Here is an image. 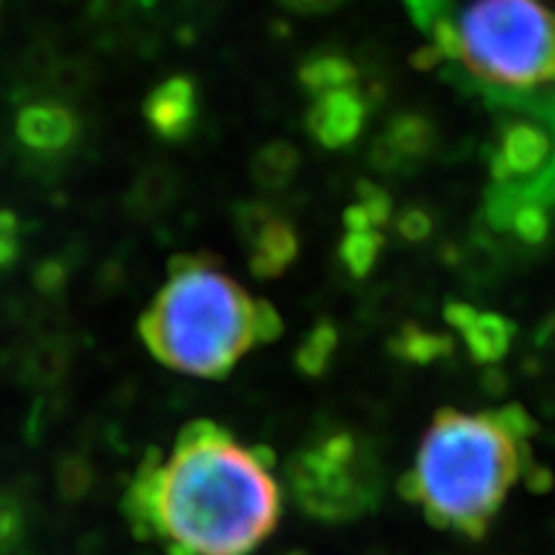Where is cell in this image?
I'll list each match as a JSON object with an SVG mask.
<instances>
[{
  "instance_id": "cell-13",
  "label": "cell",
  "mask_w": 555,
  "mask_h": 555,
  "mask_svg": "<svg viewBox=\"0 0 555 555\" xmlns=\"http://www.w3.org/2000/svg\"><path fill=\"white\" fill-rule=\"evenodd\" d=\"M461 335L463 343L468 347L470 358H474L478 365H494L509 352L512 339L517 335V327L512 319L496 314V311H489V314L476 311V317L461 330Z\"/></svg>"
},
{
  "instance_id": "cell-6",
  "label": "cell",
  "mask_w": 555,
  "mask_h": 555,
  "mask_svg": "<svg viewBox=\"0 0 555 555\" xmlns=\"http://www.w3.org/2000/svg\"><path fill=\"white\" fill-rule=\"evenodd\" d=\"M288 489L307 515L324 522H350L376 509L384 474L376 453L350 433H335L291 457Z\"/></svg>"
},
{
  "instance_id": "cell-2",
  "label": "cell",
  "mask_w": 555,
  "mask_h": 555,
  "mask_svg": "<svg viewBox=\"0 0 555 555\" xmlns=\"http://www.w3.org/2000/svg\"><path fill=\"white\" fill-rule=\"evenodd\" d=\"M532 466L530 448L496 412L442 409L422 440L401 494L425 506L433 525L481 538L519 476Z\"/></svg>"
},
{
  "instance_id": "cell-5",
  "label": "cell",
  "mask_w": 555,
  "mask_h": 555,
  "mask_svg": "<svg viewBox=\"0 0 555 555\" xmlns=\"http://www.w3.org/2000/svg\"><path fill=\"white\" fill-rule=\"evenodd\" d=\"M504 116L489 144L491 191L486 214L494 229H506L512 211L522 204L555 201V111L522 93H494Z\"/></svg>"
},
{
  "instance_id": "cell-28",
  "label": "cell",
  "mask_w": 555,
  "mask_h": 555,
  "mask_svg": "<svg viewBox=\"0 0 555 555\" xmlns=\"http://www.w3.org/2000/svg\"><path fill=\"white\" fill-rule=\"evenodd\" d=\"M437 62H442V54L437 52L433 44L425 47V50H420V52H416L414 57H412V65L420 67V69H433V67L437 65Z\"/></svg>"
},
{
  "instance_id": "cell-23",
  "label": "cell",
  "mask_w": 555,
  "mask_h": 555,
  "mask_svg": "<svg viewBox=\"0 0 555 555\" xmlns=\"http://www.w3.org/2000/svg\"><path fill=\"white\" fill-rule=\"evenodd\" d=\"M57 483L62 496L75 502V499H82L88 494L90 483H93V470H90V466L82 457H65L60 466Z\"/></svg>"
},
{
  "instance_id": "cell-21",
  "label": "cell",
  "mask_w": 555,
  "mask_h": 555,
  "mask_svg": "<svg viewBox=\"0 0 555 555\" xmlns=\"http://www.w3.org/2000/svg\"><path fill=\"white\" fill-rule=\"evenodd\" d=\"M356 204L363 208V214L371 221L373 229L386 227L393 217V201L391 193L380 189L376 183H367V180H360L358 183V201Z\"/></svg>"
},
{
  "instance_id": "cell-10",
  "label": "cell",
  "mask_w": 555,
  "mask_h": 555,
  "mask_svg": "<svg viewBox=\"0 0 555 555\" xmlns=\"http://www.w3.org/2000/svg\"><path fill=\"white\" fill-rule=\"evenodd\" d=\"M435 147V127L422 114H397L371 147V159L384 172H412Z\"/></svg>"
},
{
  "instance_id": "cell-17",
  "label": "cell",
  "mask_w": 555,
  "mask_h": 555,
  "mask_svg": "<svg viewBox=\"0 0 555 555\" xmlns=\"http://www.w3.org/2000/svg\"><path fill=\"white\" fill-rule=\"evenodd\" d=\"M339 345V332L330 319H319L301 343L296 347V367L309 378H319L327 373Z\"/></svg>"
},
{
  "instance_id": "cell-30",
  "label": "cell",
  "mask_w": 555,
  "mask_h": 555,
  "mask_svg": "<svg viewBox=\"0 0 555 555\" xmlns=\"http://www.w3.org/2000/svg\"><path fill=\"white\" fill-rule=\"evenodd\" d=\"M170 555H193V553L183 551V547H176V545H170Z\"/></svg>"
},
{
  "instance_id": "cell-12",
  "label": "cell",
  "mask_w": 555,
  "mask_h": 555,
  "mask_svg": "<svg viewBox=\"0 0 555 555\" xmlns=\"http://www.w3.org/2000/svg\"><path fill=\"white\" fill-rule=\"evenodd\" d=\"M163 470V455L150 450L139 466L134 481L124 496V515L139 540H157V486Z\"/></svg>"
},
{
  "instance_id": "cell-27",
  "label": "cell",
  "mask_w": 555,
  "mask_h": 555,
  "mask_svg": "<svg viewBox=\"0 0 555 555\" xmlns=\"http://www.w3.org/2000/svg\"><path fill=\"white\" fill-rule=\"evenodd\" d=\"M474 317H476V309L470 307V304L450 301L448 307H446V322H448L453 330H457V332L466 327V324H468Z\"/></svg>"
},
{
  "instance_id": "cell-4",
  "label": "cell",
  "mask_w": 555,
  "mask_h": 555,
  "mask_svg": "<svg viewBox=\"0 0 555 555\" xmlns=\"http://www.w3.org/2000/svg\"><path fill=\"white\" fill-rule=\"evenodd\" d=\"M453 24L478 82L506 93L555 82V11L543 0H470Z\"/></svg>"
},
{
  "instance_id": "cell-22",
  "label": "cell",
  "mask_w": 555,
  "mask_h": 555,
  "mask_svg": "<svg viewBox=\"0 0 555 555\" xmlns=\"http://www.w3.org/2000/svg\"><path fill=\"white\" fill-rule=\"evenodd\" d=\"M24 538V512L13 496L0 494V555H11Z\"/></svg>"
},
{
  "instance_id": "cell-25",
  "label": "cell",
  "mask_w": 555,
  "mask_h": 555,
  "mask_svg": "<svg viewBox=\"0 0 555 555\" xmlns=\"http://www.w3.org/2000/svg\"><path fill=\"white\" fill-rule=\"evenodd\" d=\"M21 255V227L11 211H0V268H11Z\"/></svg>"
},
{
  "instance_id": "cell-7",
  "label": "cell",
  "mask_w": 555,
  "mask_h": 555,
  "mask_svg": "<svg viewBox=\"0 0 555 555\" xmlns=\"http://www.w3.org/2000/svg\"><path fill=\"white\" fill-rule=\"evenodd\" d=\"M237 232L247 247L249 273L260 281L281 278L301 253V240L294 224L266 204L240 206Z\"/></svg>"
},
{
  "instance_id": "cell-24",
  "label": "cell",
  "mask_w": 555,
  "mask_h": 555,
  "mask_svg": "<svg viewBox=\"0 0 555 555\" xmlns=\"http://www.w3.org/2000/svg\"><path fill=\"white\" fill-rule=\"evenodd\" d=\"M397 232L406 242H425L433 234V217L420 206H406L397 217Z\"/></svg>"
},
{
  "instance_id": "cell-29",
  "label": "cell",
  "mask_w": 555,
  "mask_h": 555,
  "mask_svg": "<svg viewBox=\"0 0 555 555\" xmlns=\"http://www.w3.org/2000/svg\"><path fill=\"white\" fill-rule=\"evenodd\" d=\"M62 283V268L60 266H44L39 270V286L41 288H57Z\"/></svg>"
},
{
  "instance_id": "cell-16",
  "label": "cell",
  "mask_w": 555,
  "mask_h": 555,
  "mask_svg": "<svg viewBox=\"0 0 555 555\" xmlns=\"http://www.w3.org/2000/svg\"><path fill=\"white\" fill-rule=\"evenodd\" d=\"M298 165H301V155H298L294 144L275 139V142H268L266 147L255 152L249 172H253L255 183L260 189L283 191L296 178Z\"/></svg>"
},
{
  "instance_id": "cell-15",
  "label": "cell",
  "mask_w": 555,
  "mask_h": 555,
  "mask_svg": "<svg viewBox=\"0 0 555 555\" xmlns=\"http://www.w3.org/2000/svg\"><path fill=\"white\" fill-rule=\"evenodd\" d=\"M388 352L401 363L433 365L453 352V339L442 332L420 327V324H404L397 335L388 339Z\"/></svg>"
},
{
  "instance_id": "cell-31",
  "label": "cell",
  "mask_w": 555,
  "mask_h": 555,
  "mask_svg": "<svg viewBox=\"0 0 555 555\" xmlns=\"http://www.w3.org/2000/svg\"><path fill=\"white\" fill-rule=\"evenodd\" d=\"M286 555H304V553H286Z\"/></svg>"
},
{
  "instance_id": "cell-3",
  "label": "cell",
  "mask_w": 555,
  "mask_h": 555,
  "mask_svg": "<svg viewBox=\"0 0 555 555\" xmlns=\"http://www.w3.org/2000/svg\"><path fill=\"white\" fill-rule=\"evenodd\" d=\"M260 301L206 255H180L139 319V335L159 363L198 378H224L260 345Z\"/></svg>"
},
{
  "instance_id": "cell-26",
  "label": "cell",
  "mask_w": 555,
  "mask_h": 555,
  "mask_svg": "<svg viewBox=\"0 0 555 555\" xmlns=\"http://www.w3.org/2000/svg\"><path fill=\"white\" fill-rule=\"evenodd\" d=\"M345 3L347 0H278L281 9L298 13V16H324V13L343 9Z\"/></svg>"
},
{
  "instance_id": "cell-20",
  "label": "cell",
  "mask_w": 555,
  "mask_h": 555,
  "mask_svg": "<svg viewBox=\"0 0 555 555\" xmlns=\"http://www.w3.org/2000/svg\"><path fill=\"white\" fill-rule=\"evenodd\" d=\"M172 193H176V178L170 170H147L134 189V204L142 214H152L168 206Z\"/></svg>"
},
{
  "instance_id": "cell-18",
  "label": "cell",
  "mask_w": 555,
  "mask_h": 555,
  "mask_svg": "<svg viewBox=\"0 0 555 555\" xmlns=\"http://www.w3.org/2000/svg\"><path fill=\"white\" fill-rule=\"evenodd\" d=\"M384 234L378 229H367V232H347L345 240L339 242V260L347 273L358 281H363L373 273L376 262L384 253Z\"/></svg>"
},
{
  "instance_id": "cell-19",
  "label": "cell",
  "mask_w": 555,
  "mask_h": 555,
  "mask_svg": "<svg viewBox=\"0 0 555 555\" xmlns=\"http://www.w3.org/2000/svg\"><path fill=\"white\" fill-rule=\"evenodd\" d=\"M515 237L527 247L543 245L551 234V214L543 204H522L512 211L509 224H506Z\"/></svg>"
},
{
  "instance_id": "cell-9",
  "label": "cell",
  "mask_w": 555,
  "mask_h": 555,
  "mask_svg": "<svg viewBox=\"0 0 555 555\" xmlns=\"http://www.w3.org/2000/svg\"><path fill=\"white\" fill-rule=\"evenodd\" d=\"M201 99L196 82L176 75L152 90L144 99V121L165 142H185L198 127Z\"/></svg>"
},
{
  "instance_id": "cell-8",
  "label": "cell",
  "mask_w": 555,
  "mask_h": 555,
  "mask_svg": "<svg viewBox=\"0 0 555 555\" xmlns=\"http://www.w3.org/2000/svg\"><path fill=\"white\" fill-rule=\"evenodd\" d=\"M367 114H371V95L360 90V86L332 90L319 95L309 108L307 129L322 147L345 150L363 134Z\"/></svg>"
},
{
  "instance_id": "cell-11",
  "label": "cell",
  "mask_w": 555,
  "mask_h": 555,
  "mask_svg": "<svg viewBox=\"0 0 555 555\" xmlns=\"http://www.w3.org/2000/svg\"><path fill=\"white\" fill-rule=\"evenodd\" d=\"M16 131L26 147L37 152H60L78 137V119L62 103H34L18 114Z\"/></svg>"
},
{
  "instance_id": "cell-1",
  "label": "cell",
  "mask_w": 555,
  "mask_h": 555,
  "mask_svg": "<svg viewBox=\"0 0 555 555\" xmlns=\"http://www.w3.org/2000/svg\"><path fill=\"white\" fill-rule=\"evenodd\" d=\"M270 466L268 448H242L208 420L185 425L159 470V540L193 555H249L281 517Z\"/></svg>"
},
{
  "instance_id": "cell-14",
  "label": "cell",
  "mask_w": 555,
  "mask_h": 555,
  "mask_svg": "<svg viewBox=\"0 0 555 555\" xmlns=\"http://www.w3.org/2000/svg\"><path fill=\"white\" fill-rule=\"evenodd\" d=\"M298 80H301V86L309 95L319 99V95L332 93V90L360 86V73L356 62L347 60L345 54L324 50L309 54V57L301 62V67H298Z\"/></svg>"
}]
</instances>
